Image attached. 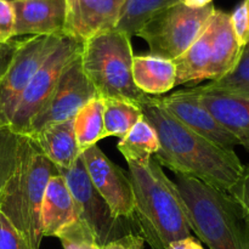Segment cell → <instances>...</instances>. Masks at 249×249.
Returning <instances> with one entry per match:
<instances>
[{
    "instance_id": "6da1fadb",
    "label": "cell",
    "mask_w": 249,
    "mask_h": 249,
    "mask_svg": "<svg viewBox=\"0 0 249 249\" xmlns=\"http://www.w3.org/2000/svg\"><path fill=\"white\" fill-rule=\"evenodd\" d=\"M138 106L160 139V150L153 157L160 165L225 192L237 182L245 165L235 151L192 131L168 113L155 96L145 95Z\"/></svg>"
},
{
    "instance_id": "7a4b0ae2",
    "label": "cell",
    "mask_w": 249,
    "mask_h": 249,
    "mask_svg": "<svg viewBox=\"0 0 249 249\" xmlns=\"http://www.w3.org/2000/svg\"><path fill=\"white\" fill-rule=\"evenodd\" d=\"M134 192V220L140 235L152 249H168L172 242L192 232L186 208L177 185L155 160L128 164Z\"/></svg>"
},
{
    "instance_id": "3957f363",
    "label": "cell",
    "mask_w": 249,
    "mask_h": 249,
    "mask_svg": "<svg viewBox=\"0 0 249 249\" xmlns=\"http://www.w3.org/2000/svg\"><path fill=\"white\" fill-rule=\"evenodd\" d=\"M192 232L209 249H249V214L225 191L175 174Z\"/></svg>"
},
{
    "instance_id": "277c9868",
    "label": "cell",
    "mask_w": 249,
    "mask_h": 249,
    "mask_svg": "<svg viewBox=\"0 0 249 249\" xmlns=\"http://www.w3.org/2000/svg\"><path fill=\"white\" fill-rule=\"evenodd\" d=\"M58 169L28 136L21 141L16 168L0 191V211L33 249H40L41 204L49 179Z\"/></svg>"
},
{
    "instance_id": "5b68a950",
    "label": "cell",
    "mask_w": 249,
    "mask_h": 249,
    "mask_svg": "<svg viewBox=\"0 0 249 249\" xmlns=\"http://www.w3.org/2000/svg\"><path fill=\"white\" fill-rule=\"evenodd\" d=\"M131 36L117 29L84 41L80 50L83 71L101 99H121L138 105L146 94L133 80Z\"/></svg>"
},
{
    "instance_id": "8992f818",
    "label": "cell",
    "mask_w": 249,
    "mask_h": 249,
    "mask_svg": "<svg viewBox=\"0 0 249 249\" xmlns=\"http://www.w3.org/2000/svg\"><path fill=\"white\" fill-rule=\"evenodd\" d=\"M214 10L213 4L191 9L178 2L151 17L136 36L147 43L151 55L173 61L198 38Z\"/></svg>"
},
{
    "instance_id": "52a82bcc",
    "label": "cell",
    "mask_w": 249,
    "mask_h": 249,
    "mask_svg": "<svg viewBox=\"0 0 249 249\" xmlns=\"http://www.w3.org/2000/svg\"><path fill=\"white\" fill-rule=\"evenodd\" d=\"M62 38L63 34L33 36L17 41L11 60L0 77V125H9L29 82Z\"/></svg>"
},
{
    "instance_id": "ba28073f",
    "label": "cell",
    "mask_w": 249,
    "mask_h": 249,
    "mask_svg": "<svg viewBox=\"0 0 249 249\" xmlns=\"http://www.w3.org/2000/svg\"><path fill=\"white\" fill-rule=\"evenodd\" d=\"M82 45L83 43L63 36L57 48L36 71L24 90L9 124L15 133L26 136L33 119L43 111L53 96L66 67L79 55Z\"/></svg>"
},
{
    "instance_id": "9c48e42d",
    "label": "cell",
    "mask_w": 249,
    "mask_h": 249,
    "mask_svg": "<svg viewBox=\"0 0 249 249\" xmlns=\"http://www.w3.org/2000/svg\"><path fill=\"white\" fill-rule=\"evenodd\" d=\"M58 173L63 177L74 198L80 221L89 228L101 247L133 232L124 220L112 215L108 204L90 181L82 157L72 168L58 169Z\"/></svg>"
},
{
    "instance_id": "30bf717a",
    "label": "cell",
    "mask_w": 249,
    "mask_h": 249,
    "mask_svg": "<svg viewBox=\"0 0 249 249\" xmlns=\"http://www.w3.org/2000/svg\"><path fill=\"white\" fill-rule=\"evenodd\" d=\"M97 96L96 90L83 71L79 53L66 67L53 96L33 119L26 136L34 135L50 124L72 119L85 104Z\"/></svg>"
},
{
    "instance_id": "8fae6325",
    "label": "cell",
    "mask_w": 249,
    "mask_h": 249,
    "mask_svg": "<svg viewBox=\"0 0 249 249\" xmlns=\"http://www.w3.org/2000/svg\"><path fill=\"white\" fill-rule=\"evenodd\" d=\"M80 157L90 181L108 204L112 215L121 220H134V192L128 173L112 162L97 145L83 151Z\"/></svg>"
},
{
    "instance_id": "7c38bea8",
    "label": "cell",
    "mask_w": 249,
    "mask_h": 249,
    "mask_svg": "<svg viewBox=\"0 0 249 249\" xmlns=\"http://www.w3.org/2000/svg\"><path fill=\"white\" fill-rule=\"evenodd\" d=\"M158 104L175 119L198 135L229 151H235L237 139L229 133L199 99L198 87L181 89L168 96L156 97Z\"/></svg>"
},
{
    "instance_id": "4fadbf2b",
    "label": "cell",
    "mask_w": 249,
    "mask_h": 249,
    "mask_svg": "<svg viewBox=\"0 0 249 249\" xmlns=\"http://www.w3.org/2000/svg\"><path fill=\"white\" fill-rule=\"evenodd\" d=\"M125 0H66L63 36L79 43L116 28Z\"/></svg>"
},
{
    "instance_id": "5bb4252c",
    "label": "cell",
    "mask_w": 249,
    "mask_h": 249,
    "mask_svg": "<svg viewBox=\"0 0 249 249\" xmlns=\"http://www.w3.org/2000/svg\"><path fill=\"white\" fill-rule=\"evenodd\" d=\"M15 36L62 34L66 0H11Z\"/></svg>"
},
{
    "instance_id": "9a60e30c",
    "label": "cell",
    "mask_w": 249,
    "mask_h": 249,
    "mask_svg": "<svg viewBox=\"0 0 249 249\" xmlns=\"http://www.w3.org/2000/svg\"><path fill=\"white\" fill-rule=\"evenodd\" d=\"M79 212L62 175L49 179L41 204L43 237H57L79 221Z\"/></svg>"
},
{
    "instance_id": "2e32d148",
    "label": "cell",
    "mask_w": 249,
    "mask_h": 249,
    "mask_svg": "<svg viewBox=\"0 0 249 249\" xmlns=\"http://www.w3.org/2000/svg\"><path fill=\"white\" fill-rule=\"evenodd\" d=\"M199 99L216 121L249 151V97L198 87Z\"/></svg>"
},
{
    "instance_id": "e0dca14e",
    "label": "cell",
    "mask_w": 249,
    "mask_h": 249,
    "mask_svg": "<svg viewBox=\"0 0 249 249\" xmlns=\"http://www.w3.org/2000/svg\"><path fill=\"white\" fill-rule=\"evenodd\" d=\"M212 39V58L208 68V79L218 80L230 73L240 60L242 46L231 24L230 14L215 9L209 19Z\"/></svg>"
},
{
    "instance_id": "ac0fdd59",
    "label": "cell",
    "mask_w": 249,
    "mask_h": 249,
    "mask_svg": "<svg viewBox=\"0 0 249 249\" xmlns=\"http://www.w3.org/2000/svg\"><path fill=\"white\" fill-rule=\"evenodd\" d=\"M28 138L57 169H70L82 155L74 135L73 118L50 124Z\"/></svg>"
},
{
    "instance_id": "d6986e66",
    "label": "cell",
    "mask_w": 249,
    "mask_h": 249,
    "mask_svg": "<svg viewBox=\"0 0 249 249\" xmlns=\"http://www.w3.org/2000/svg\"><path fill=\"white\" fill-rule=\"evenodd\" d=\"M133 80L140 91L150 95H163L177 87V70L172 60L151 55H134Z\"/></svg>"
},
{
    "instance_id": "ffe728a7",
    "label": "cell",
    "mask_w": 249,
    "mask_h": 249,
    "mask_svg": "<svg viewBox=\"0 0 249 249\" xmlns=\"http://www.w3.org/2000/svg\"><path fill=\"white\" fill-rule=\"evenodd\" d=\"M211 39L212 33L208 22L198 38L179 57L173 60L177 70V87L208 79V68L212 58Z\"/></svg>"
},
{
    "instance_id": "44dd1931",
    "label": "cell",
    "mask_w": 249,
    "mask_h": 249,
    "mask_svg": "<svg viewBox=\"0 0 249 249\" xmlns=\"http://www.w3.org/2000/svg\"><path fill=\"white\" fill-rule=\"evenodd\" d=\"M117 147L128 164H145L160 150V139L152 125L142 117L119 140Z\"/></svg>"
},
{
    "instance_id": "7402d4cb",
    "label": "cell",
    "mask_w": 249,
    "mask_h": 249,
    "mask_svg": "<svg viewBox=\"0 0 249 249\" xmlns=\"http://www.w3.org/2000/svg\"><path fill=\"white\" fill-rule=\"evenodd\" d=\"M73 129L80 151L97 145L104 134V99L95 97L73 117Z\"/></svg>"
},
{
    "instance_id": "603a6c76",
    "label": "cell",
    "mask_w": 249,
    "mask_h": 249,
    "mask_svg": "<svg viewBox=\"0 0 249 249\" xmlns=\"http://www.w3.org/2000/svg\"><path fill=\"white\" fill-rule=\"evenodd\" d=\"M141 118L142 113L136 104L121 99H104L105 138H124Z\"/></svg>"
},
{
    "instance_id": "cb8c5ba5",
    "label": "cell",
    "mask_w": 249,
    "mask_h": 249,
    "mask_svg": "<svg viewBox=\"0 0 249 249\" xmlns=\"http://www.w3.org/2000/svg\"><path fill=\"white\" fill-rule=\"evenodd\" d=\"M178 2H180L179 0H125L114 29L126 33L129 36H136L151 17Z\"/></svg>"
},
{
    "instance_id": "d4e9b609",
    "label": "cell",
    "mask_w": 249,
    "mask_h": 249,
    "mask_svg": "<svg viewBox=\"0 0 249 249\" xmlns=\"http://www.w3.org/2000/svg\"><path fill=\"white\" fill-rule=\"evenodd\" d=\"M204 87L216 91L249 97V44L243 46L240 60L230 73Z\"/></svg>"
},
{
    "instance_id": "484cf974",
    "label": "cell",
    "mask_w": 249,
    "mask_h": 249,
    "mask_svg": "<svg viewBox=\"0 0 249 249\" xmlns=\"http://www.w3.org/2000/svg\"><path fill=\"white\" fill-rule=\"evenodd\" d=\"M22 138L9 125H0V191L14 174Z\"/></svg>"
},
{
    "instance_id": "4316f807",
    "label": "cell",
    "mask_w": 249,
    "mask_h": 249,
    "mask_svg": "<svg viewBox=\"0 0 249 249\" xmlns=\"http://www.w3.org/2000/svg\"><path fill=\"white\" fill-rule=\"evenodd\" d=\"M58 240L63 249H101L89 228L80 220L63 231Z\"/></svg>"
},
{
    "instance_id": "83f0119b",
    "label": "cell",
    "mask_w": 249,
    "mask_h": 249,
    "mask_svg": "<svg viewBox=\"0 0 249 249\" xmlns=\"http://www.w3.org/2000/svg\"><path fill=\"white\" fill-rule=\"evenodd\" d=\"M0 249H33L0 211Z\"/></svg>"
},
{
    "instance_id": "f1b7e54d",
    "label": "cell",
    "mask_w": 249,
    "mask_h": 249,
    "mask_svg": "<svg viewBox=\"0 0 249 249\" xmlns=\"http://www.w3.org/2000/svg\"><path fill=\"white\" fill-rule=\"evenodd\" d=\"M230 17L238 44L243 48L249 44V0H242Z\"/></svg>"
},
{
    "instance_id": "f546056e",
    "label": "cell",
    "mask_w": 249,
    "mask_h": 249,
    "mask_svg": "<svg viewBox=\"0 0 249 249\" xmlns=\"http://www.w3.org/2000/svg\"><path fill=\"white\" fill-rule=\"evenodd\" d=\"M15 36V11L11 0H0V44H6Z\"/></svg>"
},
{
    "instance_id": "4dcf8cb0",
    "label": "cell",
    "mask_w": 249,
    "mask_h": 249,
    "mask_svg": "<svg viewBox=\"0 0 249 249\" xmlns=\"http://www.w3.org/2000/svg\"><path fill=\"white\" fill-rule=\"evenodd\" d=\"M228 194L232 196L249 214V164L245 165L241 178L229 190Z\"/></svg>"
},
{
    "instance_id": "1f68e13d",
    "label": "cell",
    "mask_w": 249,
    "mask_h": 249,
    "mask_svg": "<svg viewBox=\"0 0 249 249\" xmlns=\"http://www.w3.org/2000/svg\"><path fill=\"white\" fill-rule=\"evenodd\" d=\"M145 240L138 232H131L111 241L101 247V249H145Z\"/></svg>"
},
{
    "instance_id": "d6a6232c",
    "label": "cell",
    "mask_w": 249,
    "mask_h": 249,
    "mask_svg": "<svg viewBox=\"0 0 249 249\" xmlns=\"http://www.w3.org/2000/svg\"><path fill=\"white\" fill-rule=\"evenodd\" d=\"M17 41H9L6 44H0V77L6 70L10 60L12 57L15 49H16Z\"/></svg>"
},
{
    "instance_id": "836d02e7",
    "label": "cell",
    "mask_w": 249,
    "mask_h": 249,
    "mask_svg": "<svg viewBox=\"0 0 249 249\" xmlns=\"http://www.w3.org/2000/svg\"><path fill=\"white\" fill-rule=\"evenodd\" d=\"M168 249H204L198 240L190 236V237L181 238V240L174 241L168 246Z\"/></svg>"
},
{
    "instance_id": "e575fe53",
    "label": "cell",
    "mask_w": 249,
    "mask_h": 249,
    "mask_svg": "<svg viewBox=\"0 0 249 249\" xmlns=\"http://www.w3.org/2000/svg\"><path fill=\"white\" fill-rule=\"evenodd\" d=\"M179 1L191 9H201L207 5L213 4V0H179Z\"/></svg>"
}]
</instances>
